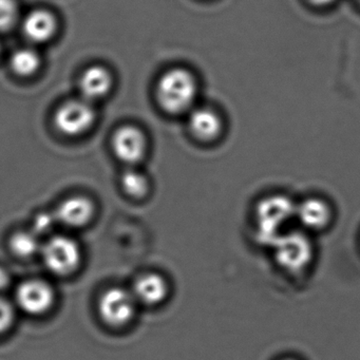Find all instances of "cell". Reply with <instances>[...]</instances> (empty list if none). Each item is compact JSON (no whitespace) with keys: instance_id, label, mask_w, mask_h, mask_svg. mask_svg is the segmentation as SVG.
I'll return each instance as SVG.
<instances>
[{"instance_id":"cell-15","label":"cell","mask_w":360,"mask_h":360,"mask_svg":"<svg viewBox=\"0 0 360 360\" xmlns=\"http://www.w3.org/2000/svg\"><path fill=\"white\" fill-rule=\"evenodd\" d=\"M12 252L20 258H30L41 250L37 233L34 231H18L10 240Z\"/></svg>"},{"instance_id":"cell-20","label":"cell","mask_w":360,"mask_h":360,"mask_svg":"<svg viewBox=\"0 0 360 360\" xmlns=\"http://www.w3.org/2000/svg\"><path fill=\"white\" fill-rule=\"evenodd\" d=\"M58 222L56 220V214H39L35 218L34 221V233H46L53 229L54 224Z\"/></svg>"},{"instance_id":"cell-10","label":"cell","mask_w":360,"mask_h":360,"mask_svg":"<svg viewBox=\"0 0 360 360\" xmlns=\"http://www.w3.org/2000/svg\"><path fill=\"white\" fill-rule=\"evenodd\" d=\"M113 150L124 163L134 165L144 158L146 153V138L139 128L124 126L120 128L112 140Z\"/></svg>"},{"instance_id":"cell-5","label":"cell","mask_w":360,"mask_h":360,"mask_svg":"<svg viewBox=\"0 0 360 360\" xmlns=\"http://www.w3.org/2000/svg\"><path fill=\"white\" fill-rule=\"evenodd\" d=\"M138 305L131 290L111 288L101 297L98 313L105 323L121 328L132 321Z\"/></svg>"},{"instance_id":"cell-9","label":"cell","mask_w":360,"mask_h":360,"mask_svg":"<svg viewBox=\"0 0 360 360\" xmlns=\"http://www.w3.org/2000/svg\"><path fill=\"white\" fill-rule=\"evenodd\" d=\"M15 301L27 314L41 315L51 309L54 302V292L47 282L28 280L18 286Z\"/></svg>"},{"instance_id":"cell-11","label":"cell","mask_w":360,"mask_h":360,"mask_svg":"<svg viewBox=\"0 0 360 360\" xmlns=\"http://www.w3.org/2000/svg\"><path fill=\"white\" fill-rule=\"evenodd\" d=\"M188 115L191 134L203 142H212L223 131V120L216 109L208 106L193 107Z\"/></svg>"},{"instance_id":"cell-12","label":"cell","mask_w":360,"mask_h":360,"mask_svg":"<svg viewBox=\"0 0 360 360\" xmlns=\"http://www.w3.org/2000/svg\"><path fill=\"white\" fill-rule=\"evenodd\" d=\"M94 205L83 197L65 200L56 212V220L68 227H82L91 220Z\"/></svg>"},{"instance_id":"cell-1","label":"cell","mask_w":360,"mask_h":360,"mask_svg":"<svg viewBox=\"0 0 360 360\" xmlns=\"http://www.w3.org/2000/svg\"><path fill=\"white\" fill-rule=\"evenodd\" d=\"M269 248L280 271L294 277L307 274L316 259V246L311 233L299 227H292L282 233Z\"/></svg>"},{"instance_id":"cell-14","label":"cell","mask_w":360,"mask_h":360,"mask_svg":"<svg viewBox=\"0 0 360 360\" xmlns=\"http://www.w3.org/2000/svg\"><path fill=\"white\" fill-rule=\"evenodd\" d=\"M22 31L29 41L45 43L56 31V20L51 13L43 10L31 12L22 22Z\"/></svg>"},{"instance_id":"cell-2","label":"cell","mask_w":360,"mask_h":360,"mask_svg":"<svg viewBox=\"0 0 360 360\" xmlns=\"http://www.w3.org/2000/svg\"><path fill=\"white\" fill-rule=\"evenodd\" d=\"M296 214V202L288 195H271L257 204L254 212L255 238L264 246L292 229Z\"/></svg>"},{"instance_id":"cell-22","label":"cell","mask_w":360,"mask_h":360,"mask_svg":"<svg viewBox=\"0 0 360 360\" xmlns=\"http://www.w3.org/2000/svg\"><path fill=\"white\" fill-rule=\"evenodd\" d=\"M311 5L317 6V7H326V6L332 5L336 0H309Z\"/></svg>"},{"instance_id":"cell-6","label":"cell","mask_w":360,"mask_h":360,"mask_svg":"<svg viewBox=\"0 0 360 360\" xmlns=\"http://www.w3.org/2000/svg\"><path fill=\"white\" fill-rule=\"evenodd\" d=\"M333 208L326 200L311 197L296 203L295 222L307 233H322L332 224Z\"/></svg>"},{"instance_id":"cell-18","label":"cell","mask_w":360,"mask_h":360,"mask_svg":"<svg viewBox=\"0 0 360 360\" xmlns=\"http://www.w3.org/2000/svg\"><path fill=\"white\" fill-rule=\"evenodd\" d=\"M18 9L14 0H0V31L8 30L18 20Z\"/></svg>"},{"instance_id":"cell-8","label":"cell","mask_w":360,"mask_h":360,"mask_svg":"<svg viewBox=\"0 0 360 360\" xmlns=\"http://www.w3.org/2000/svg\"><path fill=\"white\" fill-rule=\"evenodd\" d=\"M131 292L138 304L157 307L169 299L172 285L168 278L163 274L148 271L136 278Z\"/></svg>"},{"instance_id":"cell-16","label":"cell","mask_w":360,"mask_h":360,"mask_svg":"<svg viewBox=\"0 0 360 360\" xmlns=\"http://www.w3.org/2000/svg\"><path fill=\"white\" fill-rule=\"evenodd\" d=\"M41 65L39 54L32 49H20L11 58V66L18 75L28 77L33 75Z\"/></svg>"},{"instance_id":"cell-13","label":"cell","mask_w":360,"mask_h":360,"mask_svg":"<svg viewBox=\"0 0 360 360\" xmlns=\"http://www.w3.org/2000/svg\"><path fill=\"white\" fill-rule=\"evenodd\" d=\"M111 84L110 73L103 67L94 66L84 72L79 82V90L84 100L91 102L104 98L110 91Z\"/></svg>"},{"instance_id":"cell-4","label":"cell","mask_w":360,"mask_h":360,"mask_svg":"<svg viewBox=\"0 0 360 360\" xmlns=\"http://www.w3.org/2000/svg\"><path fill=\"white\" fill-rule=\"evenodd\" d=\"M41 256L46 267L58 276L73 273L81 262L79 244L69 237L56 236L41 246Z\"/></svg>"},{"instance_id":"cell-19","label":"cell","mask_w":360,"mask_h":360,"mask_svg":"<svg viewBox=\"0 0 360 360\" xmlns=\"http://www.w3.org/2000/svg\"><path fill=\"white\" fill-rule=\"evenodd\" d=\"M14 320V309L11 303L0 298V334L9 330Z\"/></svg>"},{"instance_id":"cell-21","label":"cell","mask_w":360,"mask_h":360,"mask_svg":"<svg viewBox=\"0 0 360 360\" xmlns=\"http://www.w3.org/2000/svg\"><path fill=\"white\" fill-rule=\"evenodd\" d=\"M10 284V276L8 271L5 269L0 266V292L5 290L9 286Z\"/></svg>"},{"instance_id":"cell-24","label":"cell","mask_w":360,"mask_h":360,"mask_svg":"<svg viewBox=\"0 0 360 360\" xmlns=\"http://www.w3.org/2000/svg\"><path fill=\"white\" fill-rule=\"evenodd\" d=\"M358 1H359V3H360V0H358Z\"/></svg>"},{"instance_id":"cell-7","label":"cell","mask_w":360,"mask_h":360,"mask_svg":"<svg viewBox=\"0 0 360 360\" xmlns=\"http://www.w3.org/2000/svg\"><path fill=\"white\" fill-rule=\"evenodd\" d=\"M96 112L86 100L70 101L63 105L56 115V125L67 136H77L89 129Z\"/></svg>"},{"instance_id":"cell-17","label":"cell","mask_w":360,"mask_h":360,"mask_svg":"<svg viewBox=\"0 0 360 360\" xmlns=\"http://www.w3.org/2000/svg\"><path fill=\"white\" fill-rule=\"evenodd\" d=\"M122 186L131 197L143 198L148 193V179L139 170L129 169L122 176Z\"/></svg>"},{"instance_id":"cell-23","label":"cell","mask_w":360,"mask_h":360,"mask_svg":"<svg viewBox=\"0 0 360 360\" xmlns=\"http://www.w3.org/2000/svg\"><path fill=\"white\" fill-rule=\"evenodd\" d=\"M278 360H302L300 358L295 357V356H285V357L280 358Z\"/></svg>"},{"instance_id":"cell-3","label":"cell","mask_w":360,"mask_h":360,"mask_svg":"<svg viewBox=\"0 0 360 360\" xmlns=\"http://www.w3.org/2000/svg\"><path fill=\"white\" fill-rule=\"evenodd\" d=\"M155 92L163 110L170 115H182L195 107L199 83L191 70L176 67L161 75Z\"/></svg>"}]
</instances>
